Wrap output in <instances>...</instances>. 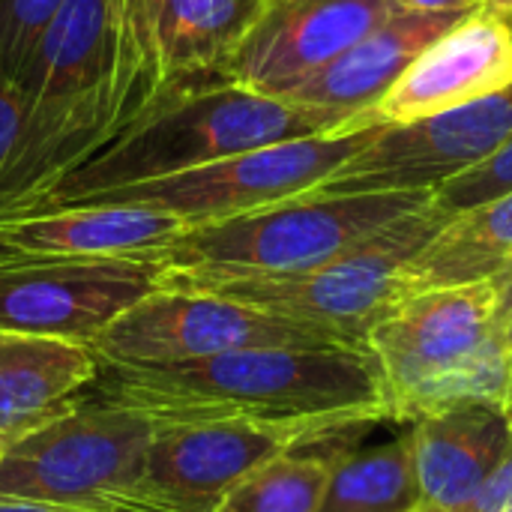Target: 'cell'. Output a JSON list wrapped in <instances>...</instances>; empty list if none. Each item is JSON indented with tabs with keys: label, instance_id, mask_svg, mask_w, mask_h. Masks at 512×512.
<instances>
[{
	"label": "cell",
	"instance_id": "1",
	"mask_svg": "<svg viewBox=\"0 0 512 512\" xmlns=\"http://www.w3.org/2000/svg\"><path fill=\"white\" fill-rule=\"evenodd\" d=\"M87 390L93 396L81 399L141 411L159 426L384 414L375 363L354 348H243L174 366H99Z\"/></svg>",
	"mask_w": 512,
	"mask_h": 512
},
{
	"label": "cell",
	"instance_id": "2",
	"mask_svg": "<svg viewBox=\"0 0 512 512\" xmlns=\"http://www.w3.org/2000/svg\"><path fill=\"white\" fill-rule=\"evenodd\" d=\"M327 132L339 129L321 114L270 93L228 81L186 87L6 213L78 204L99 192L174 177L267 144Z\"/></svg>",
	"mask_w": 512,
	"mask_h": 512
},
{
	"label": "cell",
	"instance_id": "3",
	"mask_svg": "<svg viewBox=\"0 0 512 512\" xmlns=\"http://www.w3.org/2000/svg\"><path fill=\"white\" fill-rule=\"evenodd\" d=\"M120 0H66L18 87L24 129L0 177V213L33 198L117 132Z\"/></svg>",
	"mask_w": 512,
	"mask_h": 512
},
{
	"label": "cell",
	"instance_id": "4",
	"mask_svg": "<svg viewBox=\"0 0 512 512\" xmlns=\"http://www.w3.org/2000/svg\"><path fill=\"white\" fill-rule=\"evenodd\" d=\"M387 420L417 423L507 399L512 342L495 324V285L477 282L396 300L369 330Z\"/></svg>",
	"mask_w": 512,
	"mask_h": 512
},
{
	"label": "cell",
	"instance_id": "5",
	"mask_svg": "<svg viewBox=\"0 0 512 512\" xmlns=\"http://www.w3.org/2000/svg\"><path fill=\"white\" fill-rule=\"evenodd\" d=\"M432 201L420 192H306L243 216L189 225L153 261L213 276H282L321 267Z\"/></svg>",
	"mask_w": 512,
	"mask_h": 512
},
{
	"label": "cell",
	"instance_id": "6",
	"mask_svg": "<svg viewBox=\"0 0 512 512\" xmlns=\"http://www.w3.org/2000/svg\"><path fill=\"white\" fill-rule=\"evenodd\" d=\"M450 222L435 201L384 225L369 240L345 255L282 276H213L189 270H162L159 288L216 294L252 309L318 327L342 336L366 351V336L375 321L396 303L399 270Z\"/></svg>",
	"mask_w": 512,
	"mask_h": 512
},
{
	"label": "cell",
	"instance_id": "7",
	"mask_svg": "<svg viewBox=\"0 0 512 512\" xmlns=\"http://www.w3.org/2000/svg\"><path fill=\"white\" fill-rule=\"evenodd\" d=\"M384 414H333L312 420H207L159 426L138 483L123 498L156 512H216L258 468L339 432H360Z\"/></svg>",
	"mask_w": 512,
	"mask_h": 512
},
{
	"label": "cell",
	"instance_id": "8",
	"mask_svg": "<svg viewBox=\"0 0 512 512\" xmlns=\"http://www.w3.org/2000/svg\"><path fill=\"white\" fill-rule=\"evenodd\" d=\"M159 423L141 411L81 399L0 456V498L96 512L126 495Z\"/></svg>",
	"mask_w": 512,
	"mask_h": 512
},
{
	"label": "cell",
	"instance_id": "9",
	"mask_svg": "<svg viewBox=\"0 0 512 512\" xmlns=\"http://www.w3.org/2000/svg\"><path fill=\"white\" fill-rule=\"evenodd\" d=\"M384 129L387 126H360V129L279 141L174 177H159L150 183L99 192L78 204L150 207L177 216L186 228L219 222L315 192Z\"/></svg>",
	"mask_w": 512,
	"mask_h": 512
},
{
	"label": "cell",
	"instance_id": "10",
	"mask_svg": "<svg viewBox=\"0 0 512 512\" xmlns=\"http://www.w3.org/2000/svg\"><path fill=\"white\" fill-rule=\"evenodd\" d=\"M243 348L354 345L336 333L306 327L228 297L171 288H156L141 297L90 345L96 366H174Z\"/></svg>",
	"mask_w": 512,
	"mask_h": 512
},
{
	"label": "cell",
	"instance_id": "11",
	"mask_svg": "<svg viewBox=\"0 0 512 512\" xmlns=\"http://www.w3.org/2000/svg\"><path fill=\"white\" fill-rule=\"evenodd\" d=\"M159 279L162 264L153 258L0 261V330L90 348Z\"/></svg>",
	"mask_w": 512,
	"mask_h": 512
},
{
	"label": "cell",
	"instance_id": "12",
	"mask_svg": "<svg viewBox=\"0 0 512 512\" xmlns=\"http://www.w3.org/2000/svg\"><path fill=\"white\" fill-rule=\"evenodd\" d=\"M507 141H512V84L453 114L384 129L318 192H432Z\"/></svg>",
	"mask_w": 512,
	"mask_h": 512
},
{
	"label": "cell",
	"instance_id": "13",
	"mask_svg": "<svg viewBox=\"0 0 512 512\" xmlns=\"http://www.w3.org/2000/svg\"><path fill=\"white\" fill-rule=\"evenodd\" d=\"M396 12L393 0H267L222 81L285 96Z\"/></svg>",
	"mask_w": 512,
	"mask_h": 512
},
{
	"label": "cell",
	"instance_id": "14",
	"mask_svg": "<svg viewBox=\"0 0 512 512\" xmlns=\"http://www.w3.org/2000/svg\"><path fill=\"white\" fill-rule=\"evenodd\" d=\"M507 84H512V27L480 6L414 57L369 120L387 129L423 123L474 105Z\"/></svg>",
	"mask_w": 512,
	"mask_h": 512
},
{
	"label": "cell",
	"instance_id": "15",
	"mask_svg": "<svg viewBox=\"0 0 512 512\" xmlns=\"http://www.w3.org/2000/svg\"><path fill=\"white\" fill-rule=\"evenodd\" d=\"M471 12H405L396 9L369 36L339 54L333 63L300 81L279 99L321 114L333 129L378 126L369 120L372 108L402 78L420 51L456 27Z\"/></svg>",
	"mask_w": 512,
	"mask_h": 512
},
{
	"label": "cell",
	"instance_id": "16",
	"mask_svg": "<svg viewBox=\"0 0 512 512\" xmlns=\"http://www.w3.org/2000/svg\"><path fill=\"white\" fill-rule=\"evenodd\" d=\"M186 225L150 207L72 204L3 213L0 261L30 258H153Z\"/></svg>",
	"mask_w": 512,
	"mask_h": 512
},
{
	"label": "cell",
	"instance_id": "17",
	"mask_svg": "<svg viewBox=\"0 0 512 512\" xmlns=\"http://www.w3.org/2000/svg\"><path fill=\"white\" fill-rule=\"evenodd\" d=\"M168 93L219 84L267 0H135Z\"/></svg>",
	"mask_w": 512,
	"mask_h": 512
},
{
	"label": "cell",
	"instance_id": "18",
	"mask_svg": "<svg viewBox=\"0 0 512 512\" xmlns=\"http://www.w3.org/2000/svg\"><path fill=\"white\" fill-rule=\"evenodd\" d=\"M420 501L462 512L510 450V426L498 408L474 405L411 423L405 435Z\"/></svg>",
	"mask_w": 512,
	"mask_h": 512
},
{
	"label": "cell",
	"instance_id": "19",
	"mask_svg": "<svg viewBox=\"0 0 512 512\" xmlns=\"http://www.w3.org/2000/svg\"><path fill=\"white\" fill-rule=\"evenodd\" d=\"M96 357L81 342L0 330V441L42 429L81 402L96 378Z\"/></svg>",
	"mask_w": 512,
	"mask_h": 512
},
{
	"label": "cell",
	"instance_id": "20",
	"mask_svg": "<svg viewBox=\"0 0 512 512\" xmlns=\"http://www.w3.org/2000/svg\"><path fill=\"white\" fill-rule=\"evenodd\" d=\"M512 267V192L450 222L399 270L396 300L492 282Z\"/></svg>",
	"mask_w": 512,
	"mask_h": 512
},
{
	"label": "cell",
	"instance_id": "21",
	"mask_svg": "<svg viewBox=\"0 0 512 512\" xmlns=\"http://www.w3.org/2000/svg\"><path fill=\"white\" fill-rule=\"evenodd\" d=\"M420 501L408 441L336 459L318 512H408Z\"/></svg>",
	"mask_w": 512,
	"mask_h": 512
},
{
	"label": "cell",
	"instance_id": "22",
	"mask_svg": "<svg viewBox=\"0 0 512 512\" xmlns=\"http://www.w3.org/2000/svg\"><path fill=\"white\" fill-rule=\"evenodd\" d=\"M300 450L249 474L216 512H318L336 459L300 456Z\"/></svg>",
	"mask_w": 512,
	"mask_h": 512
},
{
	"label": "cell",
	"instance_id": "23",
	"mask_svg": "<svg viewBox=\"0 0 512 512\" xmlns=\"http://www.w3.org/2000/svg\"><path fill=\"white\" fill-rule=\"evenodd\" d=\"M512 192V141L495 150L489 159L477 162L474 168L450 177L447 183L432 189V201L447 216L468 213L480 204H489L501 195Z\"/></svg>",
	"mask_w": 512,
	"mask_h": 512
},
{
	"label": "cell",
	"instance_id": "24",
	"mask_svg": "<svg viewBox=\"0 0 512 512\" xmlns=\"http://www.w3.org/2000/svg\"><path fill=\"white\" fill-rule=\"evenodd\" d=\"M66 0H0V72L21 78L36 42Z\"/></svg>",
	"mask_w": 512,
	"mask_h": 512
},
{
	"label": "cell",
	"instance_id": "25",
	"mask_svg": "<svg viewBox=\"0 0 512 512\" xmlns=\"http://www.w3.org/2000/svg\"><path fill=\"white\" fill-rule=\"evenodd\" d=\"M24 129V93L15 78L0 72V177L12 162Z\"/></svg>",
	"mask_w": 512,
	"mask_h": 512
},
{
	"label": "cell",
	"instance_id": "26",
	"mask_svg": "<svg viewBox=\"0 0 512 512\" xmlns=\"http://www.w3.org/2000/svg\"><path fill=\"white\" fill-rule=\"evenodd\" d=\"M512 507V441L498 468L486 477L480 492L462 512H507Z\"/></svg>",
	"mask_w": 512,
	"mask_h": 512
},
{
	"label": "cell",
	"instance_id": "27",
	"mask_svg": "<svg viewBox=\"0 0 512 512\" xmlns=\"http://www.w3.org/2000/svg\"><path fill=\"white\" fill-rule=\"evenodd\" d=\"M492 285H495V324L512 342V267L504 270L498 279H492Z\"/></svg>",
	"mask_w": 512,
	"mask_h": 512
},
{
	"label": "cell",
	"instance_id": "28",
	"mask_svg": "<svg viewBox=\"0 0 512 512\" xmlns=\"http://www.w3.org/2000/svg\"><path fill=\"white\" fill-rule=\"evenodd\" d=\"M393 6L405 12H474L483 0H393Z\"/></svg>",
	"mask_w": 512,
	"mask_h": 512
},
{
	"label": "cell",
	"instance_id": "29",
	"mask_svg": "<svg viewBox=\"0 0 512 512\" xmlns=\"http://www.w3.org/2000/svg\"><path fill=\"white\" fill-rule=\"evenodd\" d=\"M0 512H84L72 507H57V504H36V501H15V498H0Z\"/></svg>",
	"mask_w": 512,
	"mask_h": 512
},
{
	"label": "cell",
	"instance_id": "30",
	"mask_svg": "<svg viewBox=\"0 0 512 512\" xmlns=\"http://www.w3.org/2000/svg\"><path fill=\"white\" fill-rule=\"evenodd\" d=\"M483 9L512 27V0H483Z\"/></svg>",
	"mask_w": 512,
	"mask_h": 512
},
{
	"label": "cell",
	"instance_id": "31",
	"mask_svg": "<svg viewBox=\"0 0 512 512\" xmlns=\"http://www.w3.org/2000/svg\"><path fill=\"white\" fill-rule=\"evenodd\" d=\"M96 512H156V510H147V507L129 504V501H123V498H108V501L102 504V510H96Z\"/></svg>",
	"mask_w": 512,
	"mask_h": 512
},
{
	"label": "cell",
	"instance_id": "32",
	"mask_svg": "<svg viewBox=\"0 0 512 512\" xmlns=\"http://www.w3.org/2000/svg\"><path fill=\"white\" fill-rule=\"evenodd\" d=\"M408 512H450V510H441V507H432V504H426V501H417V504H414Z\"/></svg>",
	"mask_w": 512,
	"mask_h": 512
},
{
	"label": "cell",
	"instance_id": "33",
	"mask_svg": "<svg viewBox=\"0 0 512 512\" xmlns=\"http://www.w3.org/2000/svg\"><path fill=\"white\" fill-rule=\"evenodd\" d=\"M3 450H6V447H3V441H0V456H3Z\"/></svg>",
	"mask_w": 512,
	"mask_h": 512
},
{
	"label": "cell",
	"instance_id": "34",
	"mask_svg": "<svg viewBox=\"0 0 512 512\" xmlns=\"http://www.w3.org/2000/svg\"><path fill=\"white\" fill-rule=\"evenodd\" d=\"M507 512H512V507H510V510H507Z\"/></svg>",
	"mask_w": 512,
	"mask_h": 512
}]
</instances>
